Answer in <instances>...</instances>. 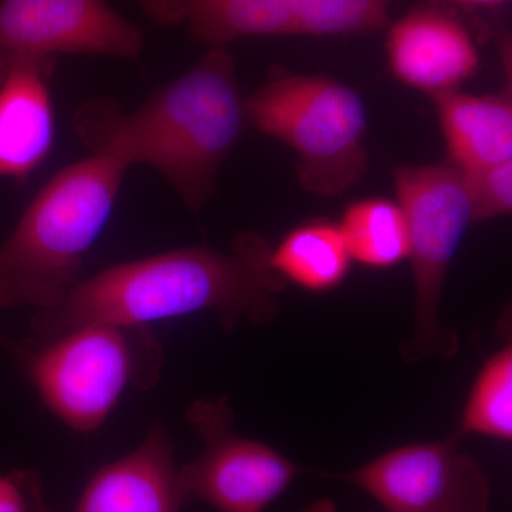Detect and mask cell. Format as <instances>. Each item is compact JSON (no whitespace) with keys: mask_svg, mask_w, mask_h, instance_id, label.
Masks as SVG:
<instances>
[{"mask_svg":"<svg viewBox=\"0 0 512 512\" xmlns=\"http://www.w3.org/2000/svg\"><path fill=\"white\" fill-rule=\"evenodd\" d=\"M461 171L473 208V224L511 214L512 161Z\"/></svg>","mask_w":512,"mask_h":512,"instance_id":"obj_18","label":"cell"},{"mask_svg":"<svg viewBox=\"0 0 512 512\" xmlns=\"http://www.w3.org/2000/svg\"><path fill=\"white\" fill-rule=\"evenodd\" d=\"M248 124L292 148L306 192L338 197L365 177L367 110L352 87L323 76L278 74L245 99Z\"/></svg>","mask_w":512,"mask_h":512,"instance_id":"obj_5","label":"cell"},{"mask_svg":"<svg viewBox=\"0 0 512 512\" xmlns=\"http://www.w3.org/2000/svg\"><path fill=\"white\" fill-rule=\"evenodd\" d=\"M460 2L466 3V5L494 6L507 2V0H460Z\"/></svg>","mask_w":512,"mask_h":512,"instance_id":"obj_21","label":"cell"},{"mask_svg":"<svg viewBox=\"0 0 512 512\" xmlns=\"http://www.w3.org/2000/svg\"><path fill=\"white\" fill-rule=\"evenodd\" d=\"M393 178L409 231L414 278V326L403 345V359H450L457 353L458 338L441 323V296L451 262L473 225L466 180L453 163L400 165Z\"/></svg>","mask_w":512,"mask_h":512,"instance_id":"obj_6","label":"cell"},{"mask_svg":"<svg viewBox=\"0 0 512 512\" xmlns=\"http://www.w3.org/2000/svg\"><path fill=\"white\" fill-rule=\"evenodd\" d=\"M10 349L46 409L79 433L100 429L130 387L151 389L164 362L150 326L111 322L84 323Z\"/></svg>","mask_w":512,"mask_h":512,"instance_id":"obj_4","label":"cell"},{"mask_svg":"<svg viewBox=\"0 0 512 512\" xmlns=\"http://www.w3.org/2000/svg\"><path fill=\"white\" fill-rule=\"evenodd\" d=\"M271 251L261 235L242 232L228 252L188 247L109 266L37 311L33 339L57 338L90 322L148 326L202 311L217 312L227 330L242 320L264 325L278 315L286 286Z\"/></svg>","mask_w":512,"mask_h":512,"instance_id":"obj_1","label":"cell"},{"mask_svg":"<svg viewBox=\"0 0 512 512\" xmlns=\"http://www.w3.org/2000/svg\"><path fill=\"white\" fill-rule=\"evenodd\" d=\"M451 161L476 170L512 161V103L507 96H473L458 89L431 94Z\"/></svg>","mask_w":512,"mask_h":512,"instance_id":"obj_13","label":"cell"},{"mask_svg":"<svg viewBox=\"0 0 512 512\" xmlns=\"http://www.w3.org/2000/svg\"><path fill=\"white\" fill-rule=\"evenodd\" d=\"M338 227L352 261L382 269L409 258V231L397 201L366 198L353 202L343 212Z\"/></svg>","mask_w":512,"mask_h":512,"instance_id":"obj_15","label":"cell"},{"mask_svg":"<svg viewBox=\"0 0 512 512\" xmlns=\"http://www.w3.org/2000/svg\"><path fill=\"white\" fill-rule=\"evenodd\" d=\"M144 35L106 0H0V60L103 56L137 62Z\"/></svg>","mask_w":512,"mask_h":512,"instance_id":"obj_9","label":"cell"},{"mask_svg":"<svg viewBox=\"0 0 512 512\" xmlns=\"http://www.w3.org/2000/svg\"><path fill=\"white\" fill-rule=\"evenodd\" d=\"M303 512H338L335 504L329 500H320L318 503L312 504L311 507L306 508Z\"/></svg>","mask_w":512,"mask_h":512,"instance_id":"obj_20","label":"cell"},{"mask_svg":"<svg viewBox=\"0 0 512 512\" xmlns=\"http://www.w3.org/2000/svg\"><path fill=\"white\" fill-rule=\"evenodd\" d=\"M480 434L501 441L512 437V349L511 343L494 353L481 367L456 436Z\"/></svg>","mask_w":512,"mask_h":512,"instance_id":"obj_16","label":"cell"},{"mask_svg":"<svg viewBox=\"0 0 512 512\" xmlns=\"http://www.w3.org/2000/svg\"><path fill=\"white\" fill-rule=\"evenodd\" d=\"M187 419L204 440L200 457L178 468L187 503L202 501L218 512H264L301 473L274 448L237 434L227 397L197 400Z\"/></svg>","mask_w":512,"mask_h":512,"instance_id":"obj_7","label":"cell"},{"mask_svg":"<svg viewBox=\"0 0 512 512\" xmlns=\"http://www.w3.org/2000/svg\"><path fill=\"white\" fill-rule=\"evenodd\" d=\"M237 3L271 36H338L348 19L350 0H237Z\"/></svg>","mask_w":512,"mask_h":512,"instance_id":"obj_17","label":"cell"},{"mask_svg":"<svg viewBox=\"0 0 512 512\" xmlns=\"http://www.w3.org/2000/svg\"><path fill=\"white\" fill-rule=\"evenodd\" d=\"M460 437L394 448L339 480L356 485L387 512H488L487 471L458 450Z\"/></svg>","mask_w":512,"mask_h":512,"instance_id":"obj_8","label":"cell"},{"mask_svg":"<svg viewBox=\"0 0 512 512\" xmlns=\"http://www.w3.org/2000/svg\"><path fill=\"white\" fill-rule=\"evenodd\" d=\"M271 264L286 282L325 292L342 284L352 258L338 225L313 221L292 229L272 249Z\"/></svg>","mask_w":512,"mask_h":512,"instance_id":"obj_14","label":"cell"},{"mask_svg":"<svg viewBox=\"0 0 512 512\" xmlns=\"http://www.w3.org/2000/svg\"><path fill=\"white\" fill-rule=\"evenodd\" d=\"M387 59L400 82L430 96L458 89L480 66L466 26L437 8L414 9L394 23Z\"/></svg>","mask_w":512,"mask_h":512,"instance_id":"obj_10","label":"cell"},{"mask_svg":"<svg viewBox=\"0 0 512 512\" xmlns=\"http://www.w3.org/2000/svg\"><path fill=\"white\" fill-rule=\"evenodd\" d=\"M0 345L5 346V348H9L12 346V342H9L8 339L5 338V336L2 335V332H0Z\"/></svg>","mask_w":512,"mask_h":512,"instance_id":"obj_22","label":"cell"},{"mask_svg":"<svg viewBox=\"0 0 512 512\" xmlns=\"http://www.w3.org/2000/svg\"><path fill=\"white\" fill-rule=\"evenodd\" d=\"M0 512H55L47 504L39 471L0 473Z\"/></svg>","mask_w":512,"mask_h":512,"instance_id":"obj_19","label":"cell"},{"mask_svg":"<svg viewBox=\"0 0 512 512\" xmlns=\"http://www.w3.org/2000/svg\"><path fill=\"white\" fill-rule=\"evenodd\" d=\"M247 123L228 46L211 47L137 110L126 111L111 97H96L83 103L72 120L74 133L92 154L128 168H153L194 215L217 194L222 167Z\"/></svg>","mask_w":512,"mask_h":512,"instance_id":"obj_2","label":"cell"},{"mask_svg":"<svg viewBox=\"0 0 512 512\" xmlns=\"http://www.w3.org/2000/svg\"><path fill=\"white\" fill-rule=\"evenodd\" d=\"M187 503L163 423L143 443L93 474L74 512H181Z\"/></svg>","mask_w":512,"mask_h":512,"instance_id":"obj_12","label":"cell"},{"mask_svg":"<svg viewBox=\"0 0 512 512\" xmlns=\"http://www.w3.org/2000/svg\"><path fill=\"white\" fill-rule=\"evenodd\" d=\"M130 168L92 156L43 185L0 247V308H52L79 281Z\"/></svg>","mask_w":512,"mask_h":512,"instance_id":"obj_3","label":"cell"},{"mask_svg":"<svg viewBox=\"0 0 512 512\" xmlns=\"http://www.w3.org/2000/svg\"><path fill=\"white\" fill-rule=\"evenodd\" d=\"M52 69L53 60H0V177L25 180L52 150Z\"/></svg>","mask_w":512,"mask_h":512,"instance_id":"obj_11","label":"cell"}]
</instances>
